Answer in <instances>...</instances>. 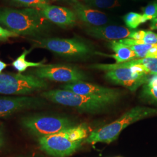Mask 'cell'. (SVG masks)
I'll use <instances>...</instances> for the list:
<instances>
[{"label": "cell", "mask_w": 157, "mask_h": 157, "mask_svg": "<svg viewBox=\"0 0 157 157\" xmlns=\"http://www.w3.org/2000/svg\"><path fill=\"white\" fill-rule=\"evenodd\" d=\"M0 25L15 33L36 36L47 28V20L39 10L0 8Z\"/></svg>", "instance_id": "obj_1"}, {"label": "cell", "mask_w": 157, "mask_h": 157, "mask_svg": "<svg viewBox=\"0 0 157 157\" xmlns=\"http://www.w3.org/2000/svg\"><path fill=\"white\" fill-rule=\"evenodd\" d=\"M47 86L45 80L39 78L34 75L0 73L1 94L27 95L45 89Z\"/></svg>", "instance_id": "obj_4"}, {"label": "cell", "mask_w": 157, "mask_h": 157, "mask_svg": "<svg viewBox=\"0 0 157 157\" xmlns=\"http://www.w3.org/2000/svg\"><path fill=\"white\" fill-rule=\"evenodd\" d=\"M123 19L127 28L132 30L138 28L141 24L147 22L143 15L133 12L126 14L123 17Z\"/></svg>", "instance_id": "obj_20"}, {"label": "cell", "mask_w": 157, "mask_h": 157, "mask_svg": "<svg viewBox=\"0 0 157 157\" xmlns=\"http://www.w3.org/2000/svg\"><path fill=\"white\" fill-rule=\"evenodd\" d=\"M19 36L18 34L12 32L11 31L2 28L0 25V40L1 41H6L10 38L17 37Z\"/></svg>", "instance_id": "obj_25"}, {"label": "cell", "mask_w": 157, "mask_h": 157, "mask_svg": "<svg viewBox=\"0 0 157 157\" xmlns=\"http://www.w3.org/2000/svg\"><path fill=\"white\" fill-rule=\"evenodd\" d=\"M143 91L144 95L148 96V97L155 101H157V86L151 87L144 84L143 86Z\"/></svg>", "instance_id": "obj_24"}, {"label": "cell", "mask_w": 157, "mask_h": 157, "mask_svg": "<svg viewBox=\"0 0 157 157\" xmlns=\"http://www.w3.org/2000/svg\"><path fill=\"white\" fill-rule=\"evenodd\" d=\"M151 29L153 30H157V18H155L151 21Z\"/></svg>", "instance_id": "obj_26"}, {"label": "cell", "mask_w": 157, "mask_h": 157, "mask_svg": "<svg viewBox=\"0 0 157 157\" xmlns=\"http://www.w3.org/2000/svg\"><path fill=\"white\" fill-rule=\"evenodd\" d=\"M61 87L62 89L69 90L78 94L94 97L109 104L117 101L119 96V93L117 90L85 82L67 83Z\"/></svg>", "instance_id": "obj_10"}, {"label": "cell", "mask_w": 157, "mask_h": 157, "mask_svg": "<svg viewBox=\"0 0 157 157\" xmlns=\"http://www.w3.org/2000/svg\"><path fill=\"white\" fill-rule=\"evenodd\" d=\"M33 73L41 79L67 83L84 82L87 78L85 74L78 67L63 64L44 65L36 67Z\"/></svg>", "instance_id": "obj_7"}, {"label": "cell", "mask_w": 157, "mask_h": 157, "mask_svg": "<svg viewBox=\"0 0 157 157\" xmlns=\"http://www.w3.org/2000/svg\"><path fill=\"white\" fill-rule=\"evenodd\" d=\"M83 140H70L63 130L56 134L39 138L40 148L47 154L55 157H66L71 155L82 144Z\"/></svg>", "instance_id": "obj_8"}, {"label": "cell", "mask_w": 157, "mask_h": 157, "mask_svg": "<svg viewBox=\"0 0 157 157\" xmlns=\"http://www.w3.org/2000/svg\"><path fill=\"white\" fill-rule=\"evenodd\" d=\"M63 132L70 140H83V139L88 137L89 129L86 124H81L77 126H72L65 129L63 130Z\"/></svg>", "instance_id": "obj_18"}, {"label": "cell", "mask_w": 157, "mask_h": 157, "mask_svg": "<svg viewBox=\"0 0 157 157\" xmlns=\"http://www.w3.org/2000/svg\"><path fill=\"white\" fill-rule=\"evenodd\" d=\"M108 46L115 52V54L108 55L101 54V55L113 58L117 63L128 62L137 59V56L134 51L128 45L124 44L119 41H111L108 44Z\"/></svg>", "instance_id": "obj_16"}, {"label": "cell", "mask_w": 157, "mask_h": 157, "mask_svg": "<svg viewBox=\"0 0 157 157\" xmlns=\"http://www.w3.org/2000/svg\"><path fill=\"white\" fill-rule=\"evenodd\" d=\"M148 75L136 71L132 67L109 71L105 75L107 80L115 84L122 86L132 91L137 90L141 85L146 84L149 79Z\"/></svg>", "instance_id": "obj_9"}, {"label": "cell", "mask_w": 157, "mask_h": 157, "mask_svg": "<svg viewBox=\"0 0 157 157\" xmlns=\"http://www.w3.org/2000/svg\"><path fill=\"white\" fill-rule=\"evenodd\" d=\"M133 1H137V0H133Z\"/></svg>", "instance_id": "obj_30"}, {"label": "cell", "mask_w": 157, "mask_h": 157, "mask_svg": "<svg viewBox=\"0 0 157 157\" xmlns=\"http://www.w3.org/2000/svg\"><path fill=\"white\" fill-rule=\"evenodd\" d=\"M133 31V30L124 26L106 25L98 27H90L86 30V33L90 36L97 39L108 41L129 38Z\"/></svg>", "instance_id": "obj_13"}, {"label": "cell", "mask_w": 157, "mask_h": 157, "mask_svg": "<svg viewBox=\"0 0 157 157\" xmlns=\"http://www.w3.org/2000/svg\"><path fill=\"white\" fill-rule=\"evenodd\" d=\"M7 67H8V64L0 60V73H2V71L4 70Z\"/></svg>", "instance_id": "obj_27"}, {"label": "cell", "mask_w": 157, "mask_h": 157, "mask_svg": "<svg viewBox=\"0 0 157 157\" xmlns=\"http://www.w3.org/2000/svg\"><path fill=\"white\" fill-rule=\"evenodd\" d=\"M32 50V48L30 50H25L21 55L12 63V66L19 73L24 72L29 67H39L44 65L43 62H29L26 59V57L31 52Z\"/></svg>", "instance_id": "obj_17"}, {"label": "cell", "mask_w": 157, "mask_h": 157, "mask_svg": "<svg viewBox=\"0 0 157 157\" xmlns=\"http://www.w3.org/2000/svg\"><path fill=\"white\" fill-rule=\"evenodd\" d=\"M34 47L44 48L66 58H81L89 55L91 50L77 39L41 38L33 40Z\"/></svg>", "instance_id": "obj_5"}, {"label": "cell", "mask_w": 157, "mask_h": 157, "mask_svg": "<svg viewBox=\"0 0 157 157\" xmlns=\"http://www.w3.org/2000/svg\"><path fill=\"white\" fill-rule=\"evenodd\" d=\"M52 1H71V2H72L73 3H75V2H78V1L77 0H52Z\"/></svg>", "instance_id": "obj_29"}, {"label": "cell", "mask_w": 157, "mask_h": 157, "mask_svg": "<svg viewBox=\"0 0 157 157\" xmlns=\"http://www.w3.org/2000/svg\"><path fill=\"white\" fill-rule=\"evenodd\" d=\"M73 8L76 17L90 27L104 26L108 22V18L104 12L79 3L78 1L73 3Z\"/></svg>", "instance_id": "obj_15"}, {"label": "cell", "mask_w": 157, "mask_h": 157, "mask_svg": "<svg viewBox=\"0 0 157 157\" xmlns=\"http://www.w3.org/2000/svg\"><path fill=\"white\" fill-rule=\"evenodd\" d=\"M41 96L54 103L72 107L84 112H98L109 105L105 101L94 97L78 94L64 89L49 90L43 92Z\"/></svg>", "instance_id": "obj_3"}, {"label": "cell", "mask_w": 157, "mask_h": 157, "mask_svg": "<svg viewBox=\"0 0 157 157\" xmlns=\"http://www.w3.org/2000/svg\"><path fill=\"white\" fill-rule=\"evenodd\" d=\"M156 114L157 109L148 107H135L112 123L93 131L85 141L91 144H95L97 143L109 144L115 140L121 132L130 124L143 118Z\"/></svg>", "instance_id": "obj_2"}, {"label": "cell", "mask_w": 157, "mask_h": 157, "mask_svg": "<svg viewBox=\"0 0 157 157\" xmlns=\"http://www.w3.org/2000/svg\"><path fill=\"white\" fill-rule=\"evenodd\" d=\"M21 124L24 128L39 138L56 134L73 126L68 118L42 115H31L22 118Z\"/></svg>", "instance_id": "obj_6"}, {"label": "cell", "mask_w": 157, "mask_h": 157, "mask_svg": "<svg viewBox=\"0 0 157 157\" xmlns=\"http://www.w3.org/2000/svg\"><path fill=\"white\" fill-rule=\"evenodd\" d=\"M19 6L40 10L49 5L48 0H10Z\"/></svg>", "instance_id": "obj_22"}, {"label": "cell", "mask_w": 157, "mask_h": 157, "mask_svg": "<svg viewBox=\"0 0 157 157\" xmlns=\"http://www.w3.org/2000/svg\"><path fill=\"white\" fill-rule=\"evenodd\" d=\"M40 11L47 21L61 28L72 26L76 22L77 17L75 12L66 7L48 5Z\"/></svg>", "instance_id": "obj_12"}, {"label": "cell", "mask_w": 157, "mask_h": 157, "mask_svg": "<svg viewBox=\"0 0 157 157\" xmlns=\"http://www.w3.org/2000/svg\"><path fill=\"white\" fill-rule=\"evenodd\" d=\"M143 17L146 21L157 18V2H154L149 4L143 9Z\"/></svg>", "instance_id": "obj_23"}, {"label": "cell", "mask_w": 157, "mask_h": 157, "mask_svg": "<svg viewBox=\"0 0 157 157\" xmlns=\"http://www.w3.org/2000/svg\"><path fill=\"white\" fill-rule=\"evenodd\" d=\"M125 45H139V44H157V34L150 30H146L144 37L141 40H136L131 39H124L118 40Z\"/></svg>", "instance_id": "obj_19"}, {"label": "cell", "mask_w": 157, "mask_h": 157, "mask_svg": "<svg viewBox=\"0 0 157 157\" xmlns=\"http://www.w3.org/2000/svg\"><path fill=\"white\" fill-rule=\"evenodd\" d=\"M135 65H140L143 69V71L148 75H157V56L136 59L128 62L120 63H115L112 64H94L90 66V67L107 72L118 68L130 67Z\"/></svg>", "instance_id": "obj_14"}, {"label": "cell", "mask_w": 157, "mask_h": 157, "mask_svg": "<svg viewBox=\"0 0 157 157\" xmlns=\"http://www.w3.org/2000/svg\"><path fill=\"white\" fill-rule=\"evenodd\" d=\"M87 6L100 9H110L120 6L118 0H83Z\"/></svg>", "instance_id": "obj_21"}, {"label": "cell", "mask_w": 157, "mask_h": 157, "mask_svg": "<svg viewBox=\"0 0 157 157\" xmlns=\"http://www.w3.org/2000/svg\"><path fill=\"white\" fill-rule=\"evenodd\" d=\"M4 143V136L2 131L0 130V148L2 146Z\"/></svg>", "instance_id": "obj_28"}, {"label": "cell", "mask_w": 157, "mask_h": 157, "mask_svg": "<svg viewBox=\"0 0 157 157\" xmlns=\"http://www.w3.org/2000/svg\"><path fill=\"white\" fill-rule=\"evenodd\" d=\"M41 101L33 97H0V118L26 109L37 108Z\"/></svg>", "instance_id": "obj_11"}]
</instances>
